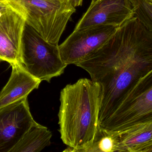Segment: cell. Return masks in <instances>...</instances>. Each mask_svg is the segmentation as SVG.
I'll list each match as a JSON object with an SVG mask.
<instances>
[{
  "mask_svg": "<svg viewBox=\"0 0 152 152\" xmlns=\"http://www.w3.org/2000/svg\"><path fill=\"white\" fill-rule=\"evenodd\" d=\"M99 84L102 127L137 82L152 70V33L134 16L98 50L75 64Z\"/></svg>",
  "mask_w": 152,
  "mask_h": 152,
  "instance_id": "cell-1",
  "label": "cell"
},
{
  "mask_svg": "<svg viewBox=\"0 0 152 152\" xmlns=\"http://www.w3.org/2000/svg\"><path fill=\"white\" fill-rule=\"evenodd\" d=\"M58 113L61 138L68 148L78 152L93 142L99 126L101 90L98 83L80 79L60 93Z\"/></svg>",
  "mask_w": 152,
  "mask_h": 152,
  "instance_id": "cell-2",
  "label": "cell"
},
{
  "mask_svg": "<svg viewBox=\"0 0 152 152\" xmlns=\"http://www.w3.org/2000/svg\"><path fill=\"white\" fill-rule=\"evenodd\" d=\"M6 1L23 14L27 24L45 40L56 45L76 12L70 0Z\"/></svg>",
  "mask_w": 152,
  "mask_h": 152,
  "instance_id": "cell-3",
  "label": "cell"
},
{
  "mask_svg": "<svg viewBox=\"0 0 152 152\" xmlns=\"http://www.w3.org/2000/svg\"><path fill=\"white\" fill-rule=\"evenodd\" d=\"M58 46L45 40L26 23L21 44L20 63L36 78L50 82L52 79L62 75L67 66L61 59Z\"/></svg>",
  "mask_w": 152,
  "mask_h": 152,
  "instance_id": "cell-4",
  "label": "cell"
},
{
  "mask_svg": "<svg viewBox=\"0 0 152 152\" xmlns=\"http://www.w3.org/2000/svg\"><path fill=\"white\" fill-rule=\"evenodd\" d=\"M152 122V70L130 91L102 128L120 133L138 125Z\"/></svg>",
  "mask_w": 152,
  "mask_h": 152,
  "instance_id": "cell-5",
  "label": "cell"
},
{
  "mask_svg": "<svg viewBox=\"0 0 152 152\" xmlns=\"http://www.w3.org/2000/svg\"><path fill=\"white\" fill-rule=\"evenodd\" d=\"M119 27L102 25L75 29L58 46L63 62L75 65L81 61L100 48Z\"/></svg>",
  "mask_w": 152,
  "mask_h": 152,
  "instance_id": "cell-6",
  "label": "cell"
},
{
  "mask_svg": "<svg viewBox=\"0 0 152 152\" xmlns=\"http://www.w3.org/2000/svg\"><path fill=\"white\" fill-rule=\"evenodd\" d=\"M36 121L27 98L0 108V152H10Z\"/></svg>",
  "mask_w": 152,
  "mask_h": 152,
  "instance_id": "cell-7",
  "label": "cell"
},
{
  "mask_svg": "<svg viewBox=\"0 0 152 152\" xmlns=\"http://www.w3.org/2000/svg\"><path fill=\"white\" fill-rule=\"evenodd\" d=\"M26 20L10 5L0 14V60L10 65L20 63V52Z\"/></svg>",
  "mask_w": 152,
  "mask_h": 152,
  "instance_id": "cell-8",
  "label": "cell"
},
{
  "mask_svg": "<svg viewBox=\"0 0 152 152\" xmlns=\"http://www.w3.org/2000/svg\"><path fill=\"white\" fill-rule=\"evenodd\" d=\"M134 16L130 0H97L90 4L75 29L102 25L120 26Z\"/></svg>",
  "mask_w": 152,
  "mask_h": 152,
  "instance_id": "cell-9",
  "label": "cell"
},
{
  "mask_svg": "<svg viewBox=\"0 0 152 152\" xmlns=\"http://www.w3.org/2000/svg\"><path fill=\"white\" fill-rule=\"evenodd\" d=\"M11 74L0 92V108L25 98L37 89L42 81L30 75L21 63L11 65Z\"/></svg>",
  "mask_w": 152,
  "mask_h": 152,
  "instance_id": "cell-10",
  "label": "cell"
},
{
  "mask_svg": "<svg viewBox=\"0 0 152 152\" xmlns=\"http://www.w3.org/2000/svg\"><path fill=\"white\" fill-rule=\"evenodd\" d=\"M115 133L117 142L116 152H141L143 148L152 143V122Z\"/></svg>",
  "mask_w": 152,
  "mask_h": 152,
  "instance_id": "cell-11",
  "label": "cell"
},
{
  "mask_svg": "<svg viewBox=\"0 0 152 152\" xmlns=\"http://www.w3.org/2000/svg\"><path fill=\"white\" fill-rule=\"evenodd\" d=\"M51 132L36 122L10 152H38L51 144Z\"/></svg>",
  "mask_w": 152,
  "mask_h": 152,
  "instance_id": "cell-12",
  "label": "cell"
},
{
  "mask_svg": "<svg viewBox=\"0 0 152 152\" xmlns=\"http://www.w3.org/2000/svg\"><path fill=\"white\" fill-rule=\"evenodd\" d=\"M117 145L116 134L108 132L99 125L93 142L78 152H116Z\"/></svg>",
  "mask_w": 152,
  "mask_h": 152,
  "instance_id": "cell-13",
  "label": "cell"
},
{
  "mask_svg": "<svg viewBox=\"0 0 152 152\" xmlns=\"http://www.w3.org/2000/svg\"><path fill=\"white\" fill-rule=\"evenodd\" d=\"M135 17L152 33V0H130Z\"/></svg>",
  "mask_w": 152,
  "mask_h": 152,
  "instance_id": "cell-14",
  "label": "cell"
},
{
  "mask_svg": "<svg viewBox=\"0 0 152 152\" xmlns=\"http://www.w3.org/2000/svg\"><path fill=\"white\" fill-rule=\"evenodd\" d=\"M10 4L6 0L0 1V14L6 10L9 7Z\"/></svg>",
  "mask_w": 152,
  "mask_h": 152,
  "instance_id": "cell-15",
  "label": "cell"
},
{
  "mask_svg": "<svg viewBox=\"0 0 152 152\" xmlns=\"http://www.w3.org/2000/svg\"><path fill=\"white\" fill-rule=\"evenodd\" d=\"M72 5L75 7L82 5L83 0H70Z\"/></svg>",
  "mask_w": 152,
  "mask_h": 152,
  "instance_id": "cell-16",
  "label": "cell"
},
{
  "mask_svg": "<svg viewBox=\"0 0 152 152\" xmlns=\"http://www.w3.org/2000/svg\"><path fill=\"white\" fill-rule=\"evenodd\" d=\"M141 152H152V143L143 148Z\"/></svg>",
  "mask_w": 152,
  "mask_h": 152,
  "instance_id": "cell-17",
  "label": "cell"
},
{
  "mask_svg": "<svg viewBox=\"0 0 152 152\" xmlns=\"http://www.w3.org/2000/svg\"><path fill=\"white\" fill-rule=\"evenodd\" d=\"M97 1V0H92V2H91V3H93Z\"/></svg>",
  "mask_w": 152,
  "mask_h": 152,
  "instance_id": "cell-18",
  "label": "cell"
},
{
  "mask_svg": "<svg viewBox=\"0 0 152 152\" xmlns=\"http://www.w3.org/2000/svg\"><path fill=\"white\" fill-rule=\"evenodd\" d=\"M0 1H1V0H0Z\"/></svg>",
  "mask_w": 152,
  "mask_h": 152,
  "instance_id": "cell-19",
  "label": "cell"
}]
</instances>
